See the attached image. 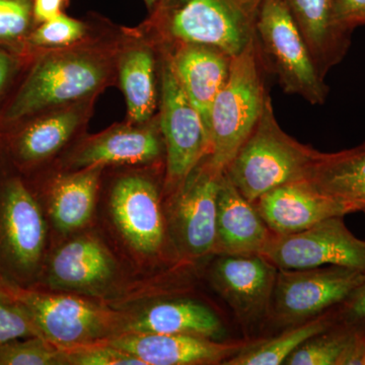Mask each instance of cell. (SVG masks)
Masks as SVG:
<instances>
[{
    "label": "cell",
    "instance_id": "obj_1",
    "mask_svg": "<svg viewBox=\"0 0 365 365\" xmlns=\"http://www.w3.org/2000/svg\"><path fill=\"white\" fill-rule=\"evenodd\" d=\"M193 270L181 266L153 277L140 275L96 223L51 245L34 288L78 294L124 309L153 297L188 292Z\"/></svg>",
    "mask_w": 365,
    "mask_h": 365
},
{
    "label": "cell",
    "instance_id": "obj_2",
    "mask_svg": "<svg viewBox=\"0 0 365 365\" xmlns=\"http://www.w3.org/2000/svg\"><path fill=\"white\" fill-rule=\"evenodd\" d=\"M165 165L131 167L101 191L97 225L140 275L153 277L191 266L178 258L170 240L163 194ZM193 267V266H192Z\"/></svg>",
    "mask_w": 365,
    "mask_h": 365
},
{
    "label": "cell",
    "instance_id": "obj_3",
    "mask_svg": "<svg viewBox=\"0 0 365 365\" xmlns=\"http://www.w3.org/2000/svg\"><path fill=\"white\" fill-rule=\"evenodd\" d=\"M113 59L96 48L37 50L0 107V131L41 113L74 104L105 88Z\"/></svg>",
    "mask_w": 365,
    "mask_h": 365
},
{
    "label": "cell",
    "instance_id": "obj_4",
    "mask_svg": "<svg viewBox=\"0 0 365 365\" xmlns=\"http://www.w3.org/2000/svg\"><path fill=\"white\" fill-rule=\"evenodd\" d=\"M50 247L37 196L0 148V277L21 287H37Z\"/></svg>",
    "mask_w": 365,
    "mask_h": 365
},
{
    "label": "cell",
    "instance_id": "obj_5",
    "mask_svg": "<svg viewBox=\"0 0 365 365\" xmlns=\"http://www.w3.org/2000/svg\"><path fill=\"white\" fill-rule=\"evenodd\" d=\"M319 151L282 130L269 97L258 123L225 170L252 203L271 190L306 179Z\"/></svg>",
    "mask_w": 365,
    "mask_h": 365
},
{
    "label": "cell",
    "instance_id": "obj_6",
    "mask_svg": "<svg viewBox=\"0 0 365 365\" xmlns=\"http://www.w3.org/2000/svg\"><path fill=\"white\" fill-rule=\"evenodd\" d=\"M4 283L41 337L58 349L103 342L126 331L124 309L78 294Z\"/></svg>",
    "mask_w": 365,
    "mask_h": 365
},
{
    "label": "cell",
    "instance_id": "obj_7",
    "mask_svg": "<svg viewBox=\"0 0 365 365\" xmlns=\"http://www.w3.org/2000/svg\"><path fill=\"white\" fill-rule=\"evenodd\" d=\"M150 26L163 47L209 46L230 57L254 40V13L240 0H158Z\"/></svg>",
    "mask_w": 365,
    "mask_h": 365
},
{
    "label": "cell",
    "instance_id": "obj_8",
    "mask_svg": "<svg viewBox=\"0 0 365 365\" xmlns=\"http://www.w3.org/2000/svg\"><path fill=\"white\" fill-rule=\"evenodd\" d=\"M263 62L256 42L232 57L230 76L209 113L211 165L225 172L235 153L258 123L266 101Z\"/></svg>",
    "mask_w": 365,
    "mask_h": 365
},
{
    "label": "cell",
    "instance_id": "obj_9",
    "mask_svg": "<svg viewBox=\"0 0 365 365\" xmlns=\"http://www.w3.org/2000/svg\"><path fill=\"white\" fill-rule=\"evenodd\" d=\"M254 35L265 71L275 74L284 93L312 105H323L329 88L306 41L282 0H259L254 13Z\"/></svg>",
    "mask_w": 365,
    "mask_h": 365
},
{
    "label": "cell",
    "instance_id": "obj_10",
    "mask_svg": "<svg viewBox=\"0 0 365 365\" xmlns=\"http://www.w3.org/2000/svg\"><path fill=\"white\" fill-rule=\"evenodd\" d=\"M158 122L165 143L163 194L170 196L210 153V136L201 115L180 83L162 49Z\"/></svg>",
    "mask_w": 365,
    "mask_h": 365
},
{
    "label": "cell",
    "instance_id": "obj_11",
    "mask_svg": "<svg viewBox=\"0 0 365 365\" xmlns=\"http://www.w3.org/2000/svg\"><path fill=\"white\" fill-rule=\"evenodd\" d=\"M222 174L206 157L181 186L165 198L168 227L178 258L193 267L215 256L217 195Z\"/></svg>",
    "mask_w": 365,
    "mask_h": 365
},
{
    "label": "cell",
    "instance_id": "obj_12",
    "mask_svg": "<svg viewBox=\"0 0 365 365\" xmlns=\"http://www.w3.org/2000/svg\"><path fill=\"white\" fill-rule=\"evenodd\" d=\"M105 167L67 170L49 167L25 175L44 210L51 245L97 223Z\"/></svg>",
    "mask_w": 365,
    "mask_h": 365
},
{
    "label": "cell",
    "instance_id": "obj_13",
    "mask_svg": "<svg viewBox=\"0 0 365 365\" xmlns=\"http://www.w3.org/2000/svg\"><path fill=\"white\" fill-rule=\"evenodd\" d=\"M364 279V271L342 266L278 269L269 313L281 325H299L342 304Z\"/></svg>",
    "mask_w": 365,
    "mask_h": 365
},
{
    "label": "cell",
    "instance_id": "obj_14",
    "mask_svg": "<svg viewBox=\"0 0 365 365\" xmlns=\"http://www.w3.org/2000/svg\"><path fill=\"white\" fill-rule=\"evenodd\" d=\"M91 100L41 113L0 131V148L24 175L49 167L85 125Z\"/></svg>",
    "mask_w": 365,
    "mask_h": 365
},
{
    "label": "cell",
    "instance_id": "obj_15",
    "mask_svg": "<svg viewBox=\"0 0 365 365\" xmlns=\"http://www.w3.org/2000/svg\"><path fill=\"white\" fill-rule=\"evenodd\" d=\"M343 217L327 218L295 234H272L261 255L277 269L333 265L365 272V241L350 232Z\"/></svg>",
    "mask_w": 365,
    "mask_h": 365
},
{
    "label": "cell",
    "instance_id": "obj_16",
    "mask_svg": "<svg viewBox=\"0 0 365 365\" xmlns=\"http://www.w3.org/2000/svg\"><path fill=\"white\" fill-rule=\"evenodd\" d=\"M165 150L158 117L143 124L116 125L85 137L60 155L51 167L74 170L103 165H165Z\"/></svg>",
    "mask_w": 365,
    "mask_h": 365
},
{
    "label": "cell",
    "instance_id": "obj_17",
    "mask_svg": "<svg viewBox=\"0 0 365 365\" xmlns=\"http://www.w3.org/2000/svg\"><path fill=\"white\" fill-rule=\"evenodd\" d=\"M216 257L209 281L237 319L250 325L268 314L278 269L262 255Z\"/></svg>",
    "mask_w": 365,
    "mask_h": 365
},
{
    "label": "cell",
    "instance_id": "obj_18",
    "mask_svg": "<svg viewBox=\"0 0 365 365\" xmlns=\"http://www.w3.org/2000/svg\"><path fill=\"white\" fill-rule=\"evenodd\" d=\"M186 294L162 295L124 307L127 313L125 333L180 334L222 339L225 327L217 314L207 304Z\"/></svg>",
    "mask_w": 365,
    "mask_h": 365
},
{
    "label": "cell",
    "instance_id": "obj_19",
    "mask_svg": "<svg viewBox=\"0 0 365 365\" xmlns=\"http://www.w3.org/2000/svg\"><path fill=\"white\" fill-rule=\"evenodd\" d=\"M253 204L276 235L295 234L327 218L357 212L352 206L324 195L306 179L271 190Z\"/></svg>",
    "mask_w": 365,
    "mask_h": 365
},
{
    "label": "cell",
    "instance_id": "obj_20",
    "mask_svg": "<svg viewBox=\"0 0 365 365\" xmlns=\"http://www.w3.org/2000/svg\"><path fill=\"white\" fill-rule=\"evenodd\" d=\"M103 342L129 353L143 365L222 364L248 345L198 336L155 333H125Z\"/></svg>",
    "mask_w": 365,
    "mask_h": 365
},
{
    "label": "cell",
    "instance_id": "obj_21",
    "mask_svg": "<svg viewBox=\"0 0 365 365\" xmlns=\"http://www.w3.org/2000/svg\"><path fill=\"white\" fill-rule=\"evenodd\" d=\"M272 234L254 204L223 172L217 195L215 256L261 255Z\"/></svg>",
    "mask_w": 365,
    "mask_h": 365
},
{
    "label": "cell",
    "instance_id": "obj_22",
    "mask_svg": "<svg viewBox=\"0 0 365 365\" xmlns=\"http://www.w3.org/2000/svg\"><path fill=\"white\" fill-rule=\"evenodd\" d=\"M163 49L208 130L211 105L227 83L232 57L204 45L182 44Z\"/></svg>",
    "mask_w": 365,
    "mask_h": 365
},
{
    "label": "cell",
    "instance_id": "obj_23",
    "mask_svg": "<svg viewBox=\"0 0 365 365\" xmlns=\"http://www.w3.org/2000/svg\"><path fill=\"white\" fill-rule=\"evenodd\" d=\"M299 26L322 78L344 58L351 34L334 19L332 0H282Z\"/></svg>",
    "mask_w": 365,
    "mask_h": 365
},
{
    "label": "cell",
    "instance_id": "obj_24",
    "mask_svg": "<svg viewBox=\"0 0 365 365\" xmlns=\"http://www.w3.org/2000/svg\"><path fill=\"white\" fill-rule=\"evenodd\" d=\"M306 180L324 195L365 212V143L338 153H319Z\"/></svg>",
    "mask_w": 365,
    "mask_h": 365
},
{
    "label": "cell",
    "instance_id": "obj_25",
    "mask_svg": "<svg viewBox=\"0 0 365 365\" xmlns=\"http://www.w3.org/2000/svg\"><path fill=\"white\" fill-rule=\"evenodd\" d=\"M157 67L155 50L150 45L133 46L120 56V85L126 100L130 123H146L155 116L160 95V78H158Z\"/></svg>",
    "mask_w": 365,
    "mask_h": 365
},
{
    "label": "cell",
    "instance_id": "obj_26",
    "mask_svg": "<svg viewBox=\"0 0 365 365\" xmlns=\"http://www.w3.org/2000/svg\"><path fill=\"white\" fill-rule=\"evenodd\" d=\"M345 319L340 306L304 323L295 325L272 339L252 343L222 365H279L309 338L328 330Z\"/></svg>",
    "mask_w": 365,
    "mask_h": 365
},
{
    "label": "cell",
    "instance_id": "obj_27",
    "mask_svg": "<svg viewBox=\"0 0 365 365\" xmlns=\"http://www.w3.org/2000/svg\"><path fill=\"white\" fill-rule=\"evenodd\" d=\"M362 319H343L299 346L285 360L287 365H339Z\"/></svg>",
    "mask_w": 365,
    "mask_h": 365
},
{
    "label": "cell",
    "instance_id": "obj_28",
    "mask_svg": "<svg viewBox=\"0 0 365 365\" xmlns=\"http://www.w3.org/2000/svg\"><path fill=\"white\" fill-rule=\"evenodd\" d=\"M86 34L83 21L63 13L36 26L26 38V47L31 52L68 48L83 40Z\"/></svg>",
    "mask_w": 365,
    "mask_h": 365
},
{
    "label": "cell",
    "instance_id": "obj_29",
    "mask_svg": "<svg viewBox=\"0 0 365 365\" xmlns=\"http://www.w3.org/2000/svg\"><path fill=\"white\" fill-rule=\"evenodd\" d=\"M34 28L33 0H0V46L30 52L26 41Z\"/></svg>",
    "mask_w": 365,
    "mask_h": 365
},
{
    "label": "cell",
    "instance_id": "obj_30",
    "mask_svg": "<svg viewBox=\"0 0 365 365\" xmlns=\"http://www.w3.org/2000/svg\"><path fill=\"white\" fill-rule=\"evenodd\" d=\"M0 365H66L61 350L42 337L0 343Z\"/></svg>",
    "mask_w": 365,
    "mask_h": 365
},
{
    "label": "cell",
    "instance_id": "obj_31",
    "mask_svg": "<svg viewBox=\"0 0 365 365\" xmlns=\"http://www.w3.org/2000/svg\"><path fill=\"white\" fill-rule=\"evenodd\" d=\"M29 337L41 336L0 277V343Z\"/></svg>",
    "mask_w": 365,
    "mask_h": 365
},
{
    "label": "cell",
    "instance_id": "obj_32",
    "mask_svg": "<svg viewBox=\"0 0 365 365\" xmlns=\"http://www.w3.org/2000/svg\"><path fill=\"white\" fill-rule=\"evenodd\" d=\"M60 350L66 365H143L136 357L106 342Z\"/></svg>",
    "mask_w": 365,
    "mask_h": 365
},
{
    "label": "cell",
    "instance_id": "obj_33",
    "mask_svg": "<svg viewBox=\"0 0 365 365\" xmlns=\"http://www.w3.org/2000/svg\"><path fill=\"white\" fill-rule=\"evenodd\" d=\"M30 56L31 52H21L0 46V107L6 101Z\"/></svg>",
    "mask_w": 365,
    "mask_h": 365
},
{
    "label": "cell",
    "instance_id": "obj_34",
    "mask_svg": "<svg viewBox=\"0 0 365 365\" xmlns=\"http://www.w3.org/2000/svg\"><path fill=\"white\" fill-rule=\"evenodd\" d=\"M332 9L336 23L346 32L365 26V0H332Z\"/></svg>",
    "mask_w": 365,
    "mask_h": 365
},
{
    "label": "cell",
    "instance_id": "obj_35",
    "mask_svg": "<svg viewBox=\"0 0 365 365\" xmlns=\"http://www.w3.org/2000/svg\"><path fill=\"white\" fill-rule=\"evenodd\" d=\"M68 0H33L35 26L63 14Z\"/></svg>",
    "mask_w": 365,
    "mask_h": 365
},
{
    "label": "cell",
    "instance_id": "obj_36",
    "mask_svg": "<svg viewBox=\"0 0 365 365\" xmlns=\"http://www.w3.org/2000/svg\"><path fill=\"white\" fill-rule=\"evenodd\" d=\"M343 316L348 319H365V279L341 304Z\"/></svg>",
    "mask_w": 365,
    "mask_h": 365
},
{
    "label": "cell",
    "instance_id": "obj_37",
    "mask_svg": "<svg viewBox=\"0 0 365 365\" xmlns=\"http://www.w3.org/2000/svg\"><path fill=\"white\" fill-rule=\"evenodd\" d=\"M242 4H246L250 9H256L257 4H258L259 0H240Z\"/></svg>",
    "mask_w": 365,
    "mask_h": 365
},
{
    "label": "cell",
    "instance_id": "obj_38",
    "mask_svg": "<svg viewBox=\"0 0 365 365\" xmlns=\"http://www.w3.org/2000/svg\"><path fill=\"white\" fill-rule=\"evenodd\" d=\"M145 1L146 6H148V9L151 11L153 9V7L155 6V2L158 1V0H144Z\"/></svg>",
    "mask_w": 365,
    "mask_h": 365
},
{
    "label": "cell",
    "instance_id": "obj_39",
    "mask_svg": "<svg viewBox=\"0 0 365 365\" xmlns=\"http://www.w3.org/2000/svg\"><path fill=\"white\" fill-rule=\"evenodd\" d=\"M364 365H365V357H364Z\"/></svg>",
    "mask_w": 365,
    "mask_h": 365
}]
</instances>
